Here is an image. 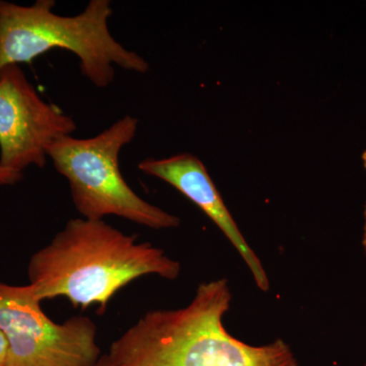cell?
Instances as JSON below:
<instances>
[{"mask_svg":"<svg viewBox=\"0 0 366 366\" xmlns=\"http://www.w3.org/2000/svg\"><path fill=\"white\" fill-rule=\"evenodd\" d=\"M137 129L139 118L125 115L97 136L61 137L48 149V158L69 182L72 204L81 218L117 216L156 230L177 228L179 217L139 197L120 171V153Z\"/></svg>","mask_w":366,"mask_h":366,"instance_id":"277c9868","label":"cell"},{"mask_svg":"<svg viewBox=\"0 0 366 366\" xmlns=\"http://www.w3.org/2000/svg\"><path fill=\"white\" fill-rule=\"evenodd\" d=\"M96 366H112L109 358H108L107 354H106V355L101 356L100 360L98 361Z\"/></svg>","mask_w":366,"mask_h":366,"instance_id":"30bf717a","label":"cell"},{"mask_svg":"<svg viewBox=\"0 0 366 366\" xmlns=\"http://www.w3.org/2000/svg\"><path fill=\"white\" fill-rule=\"evenodd\" d=\"M231 301L227 279L203 282L187 307L144 314L112 342L108 358L112 366H298L282 339L254 346L229 333Z\"/></svg>","mask_w":366,"mask_h":366,"instance_id":"7a4b0ae2","label":"cell"},{"mask_svg":"<svg viewBox=\"0 0 366 366\" xmlns=\"http://www.w3.org/2000/svg\"><path fill=\"white\" fill-rule=\"evenodd\" d=\"M0 331L7 341L6 366H96L102 356L93 320L53 322L29 285L0 283Z\"/></svg>","mask_w":366,"mask_h":366,"instance_id":"5b68a950","label":"cell"},{"mask_svg":"<svg viewBox=\"0 0 366 366\" xmlns=\"http://www.w3.org/2000/svg\"><path fill=\"white\" fill-rule=\"evenodd\" d=\"M7 341L4 333L0 331V366H6Z\"/></svg>","mask_w":366,"mask_h":366,"instance_id":"9c48e42d","label":"cell"},{"mask_svg":"<svg viewBox=\"0 0 366 366\" xmlns=\"http://www.w3.org/2000/svg\"><path fill=\"white\" fill-rule=\"evenodd\" d=\"M24 173L19 171L9 169L0 165V189L4 187H9L20 182L23 179Z\"/></svg>","mask_w":366,"mask_h":366,"instance_id":"ba28073f","label":"cell"},{"mask_svg":"<svg viewBox=\"0 0 366 366\" xmlns=\"http://www.w3.org/2000/svg\"><path fill=\"white\" fill-rule=\"evenodd\" d=\"M365 233H363L362 245H363V249H365V252L366 254V207H365Z\"/></svg>","mask_w":366,"mask_h":366,"instance_id":"8fae6325","label":"cell"},{"mask_svg":"<svg viewBox=\"0 0 366 366\" xmlns=\"http://www.w3.org/2000/svg\"><path fill=\"white\" fill-rule=\"evenodd\" d=\"M54 6V0H36L30 6L0 0V71L31 64L55 48L74 53L81 74L97 88L112 85L115 67L137 74L149 71L148 61L110 33L109 0H91L74 16L55 14Z\"/></svg>","mask_w":366,"mask_h":366,"instance_id":"3957f363","label":"cell"},{"mask_svg":"<svg viewBox=\"0 0 366 366\" xmlns=\"http://www.w3.org/2000/svg\"><path fill=\"white\" fill-rule=\"evenodd\" d=\"M182 264L151 242H139L104 220L71 219L28 264V284L43 300L66 298L74 307L105 312L118 291L148 274L175 280Z\"/></svg>","mask_w":366,"mask_h":366,"instance_id":"6da1fadb","label":"cell"},{"mask_svg":"<svg viewBox=\"0 0 366 366\" xmlns=\"http://www.w3.org/2000/svg\"><path fill=\"white\" fill-rule=\"evenodd\" d=\"M137 169L172 185L196 204L221 229L242 255L257 287L268 292L269 278L259 257L243 237L242 231L224 204L220 192L199 158L189 153L177 154L169 158H147L137 164Z\"/></svg>","mask_w":366,"mask_h":366,"instance_id":"52a82bcc","label":"cell"},{"mask_svg":"<svg viewBox=\"0 0 366 366\" xmlns=\"http://www.w3.org/2000/svg\"><path fill=\"white\" fill-rule=\"evenodd\" d=\"M362 159H363V163H365V169H366V150H365V153H363Z\"/></svg>","mask_w":366,"mask_h":366,"instance_id":"7c38bea8","label":"cell"},{"mask_svg":"<svg viewBox=\"0 0 366 366\" xmlns=\"http://www.w3.org/2000/svg\"><path fill=\"white\" fill-rule=\"evenodd\" d=\"M76 131L74 118L41 98L20 66L0 71V165L43 168L54 142Z\"/></svg>","mask_w":366,"mask_h":366,"instance_id":"8992f818","label":"cell"},{"mask_svg":"<svg viewBox=\"0 0 366 366\" xmlns=\"http://www.w3.org/2000/svg\"><path fill=\"white\" fill-rule=\"evenodd\" d=\"M365 366H366V363H365Z\"/></svg>","mask_w":366,"mask_h":366,"instance_id":"4fadbf2b","label":"cell"}]
</instances>
